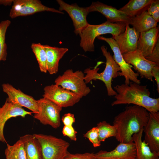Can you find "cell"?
Returning <instances> with one entry per match:
<instances>
[{"mask_svg":"<svg viewBox=\"0 0 159 159\" xmlns=\"http://www.w3.org/2000/svg\"><path fill=\"white\" fill-rule=\"evenodd\" d=\"M136 149L133 142L120 143L113 150H101L95 153L97 159H135Z\"/></svg>","mask_w":159,"mask_h":159,"instance_id":"cell-16","label":"cell"},{"mask_svg":"<svg viewBox=\"0 0 159 159\" xmlns=\"http://www.w3.org/2000/svg\"><path fill=\"white\" fill-rule=\"evenodd\" d=\"M151 74L156 82L157 89V90L159 93V65H158L154 67L151 71Z\"/></svg>","mask_w":159,"mask_h":159,"instance_id":"cell-35","label":"cell"},{"mask_svg":"<svg viewBox=\"0 0 159 159\" xmlns=\"http://www.w3.org/2000/svg\"><path fill=\"white\" fill-rule=\"evenodd\" d=\"M157 23L146 11L131 18L129 24L131 25L136 31L140 33L157 27Z\"/></svg>","mask_w":159,"mask_h":159,"instance_id":"cell-22","label":"cell"},{"mask_svg":"<svg viewBox=\"0 0 159 159\" xmlns=\"http://www.w3.org/2000/svg\"><path fill=\"white\" fill-rule=\"evenodd\" d=\"M13 4L9 14L12 19L44 11L64 14L62 11L54 8L44 5L39 0H13Z\"/></svg>","mask_w":159,"mask_h":159,"instance_id":"cell-10","label":"cell"},{"mask_svg":"<svg viewBox=\"0 0 159 159\" xmlns=\"http://www.w3.org/2000/svg\"><path fill=\"white\" fill-rule=\"evenodd\" d=\"M159 27L153 28L140 33L138 40L137 49L146 57L152 52L158 40L159 39Z\"/></svg>","mask_w":159,"mask_h":159,"instance_id":"cell-19","label":"cell"},{"mask_svg":"<svg viewBox=\"0 0 159 159\" xmlns=\"http://www.w3.org/2000/svg\"><path fill=\"white\" fill-rule=\"evenodd\" d=\"M145 58L148 60L159 65V39L151 53Z\"/></svg>","mask_w":159,"mask_h":159,"instance_id":"cell-32","label":"cell"},{"mask_svg":"<svg viewBox=\"0 0 159 159\" xmlns=\"http://www.w3.org/2000/svg\"><path fill=\"white\" fill-rule=\"evenodd\" d=\"M149 117V112L142 107H127L114 117L113 125L117 130L116 139L121 143L133 142V135L143 129Z\"/></svg>","mask_w":159,"mask_h":159,"instance_id":"cell-1","label":"cell"},{"mask_svg":"<svg viewBox=\"0 0 159 159\" xmlns=\"http://www.w3.org/2000/svg\"><path fill=\"white\" fill-rule=\"evenodd\" d=\"M143 132V129L133 135L136 151L135 159H159V153L152 151L145 141L142 140Z\"/></svg>","mask_w":159,"mask_h":159,"instance_id":"cell-21","label":"cell"},{"mask_svg":"<svg viewBox=\"0 0 159 159\" xmlns=\"http://www.w3.org/2000/svg\"><path fill=\"white\" fill-rule=\"evenodd\" d=\"M57 1L59 6V10L64 11L68 13L73 21L74 33L79 35L89 24L87 20L90 13L88 7H80L76 3L69 4L62 0H57Z\"/></svg>","mask_w":159,"mask_h":159,"instance_id":"cell-11","label":"cell"},{"mask_svg":"<svg viewBox=\"0 0 159 159\" xmlns=\"http://www.w3.org/2000/svg\"><path fill=\"white\" fill-rule=\"evenodd\" d=\"M83 135L84 137L88 139L94 147H97L100 145L101 142L99 140L98 130L96 127H93Z\"/></svg>","mask_w":159,"mask_h":159,"instance_id":"cell-29","label":"cell"},{"mask_svg":"<svg viewBox=\"0 0 159 159\" xmlns=\"http://www.w3.org/2000/svg\"><path fill=\"white\" fill-rule=\"evenodd\" d=\"M33 112L26 111L21 106L6 99L4 105L0 107V141L6 142L4 134V129L6 122L9 119L17 116L25 117L27 115H30Z\"/></svg>","mask_w":159,"mask_h":159,"instance_id":"cell-17","label":"cell"},{"mask_svg":"<svg viewBox=\"0 0 159 159\" xmlns=\"http://www.w3.org/2000/svg\"><path fill=\"white\" fill-rule=\"evenodd\" d=\"M43 97L62 107L73 106L82 98L71 91L56 84L45 86Z\"/></svg>","mask_w":159,"mask_h":159,"instance_id":"cell-8","label":"cell"},{"mask_svg":"<svg viewBox=\"0 0 159 159\" xmlns=\"http://www.w3.org/2000/svg\"><path fill=\"white\" fill-rule=\"evenodd\" d=\"M5 150L6 159H27L23 143L19 139L14 144L11 145L7 143Z\"/></svg>","mask_w":159,"mask_h":159,"instance_id":"cell-25","label":"cell"},{"mask_svg":"<svg viewBox=\"0 0 159 159\" xmlns=\"http://www.w3.org/2000/svg\"><path fill=\"white\" fill-rule=\"evenodd\" d=\"M153 0H130L119 10L130 18L147 11Z\"/></svg>","mask_w":159,"mask_h":159,"instance_id":"cell-24","label":"cell"},{"mask_svg":"<svg viewBox=\"0 0 159 159\" xmlns=\"http://www.w3.org/2000/svg\"><path fill=\"white\" fill-rule=\"evenodd\" d=\"M96 127L99 134V139L100 142H104L105 140L110 137H115L117 134V130L114 125H111L105 121L98 122Z\"/></svg>","mask_w":159,"mask_h":159,"instance_id":"cell-27","label":"cell"},{"mask_svg":"<svg viewBox=\"0 0 159 159\" xmlns=\"http://www.w3.org/2000/svg\"><path fill=\"white\" fill-rule=\"evenodd\" d=\"M33 135L40 144L43 159H64L70 145L68 142L51 135Z\"/></svg>","mask_w":159,"mask_h":159,"instance_id":"cell-5","label":"cell"},{"mask_svg":"<svg viewBox=\"0 0 159 159\" xmlns=\"http://www.w3.org/2000/svg\"><path fill=\"white\" fill-rule=\"evenodd\" d=\"M62 133L64 136H67L72 140L76 141L77 140V132L72 126L64 125L62 129Z\"/></svg>","mask_w":159,"mask_h":159,"instance_id":"cell-33","label":"cell"},{"mask_svg":"<svg viewBox=\"0 0 159 159\" xmlns=\"http://www.w3.org/2000/svg\"><path fill=\"white\" fill-rule=\"evenodd\" d=\"M147 11L158 23L159 22V0H153Z\"/></svg>","mask_w":159,"mask_h":159,"instance_id":"cell-30","label":"cell"},{"mask_svg":"<svg viewBox=\"0 0 159 159\" xmlns=\"http://www.w3.org/2000/svg\"><path fill=\"white\" fill-rule=\"evenodd\" d=\"M38 112L34 118L44 125H49L57 129L61 125L60 113L62 108L50 101L42 98L37 100Z\"/></svg>","mask_w":159,"mask_h":159,"instance_id":"cell-7","label":"cell"},{"mask_svg":"<svg viewBox=\"0 0 159 159\" xmlns=\"http://www.w3.org/2000/svg\"><path fill=\"white\" fill-rule=\"evenodd\" d=\"M3 91L6 93L8 97L6 99L9 101L25 107L36 113L38 112L37 100L32 96L23 93L19 89H17L9 83L2 85Z\"/></svg>","mask_w":159,"mask_h":159,"instance_id":"cell-13","label":"cell"},{"mask_svg":"<svg viewBox=\"0 0 159 159\" xmlns=\"http://www.w3.org/2000/svg\"><path fill=\"white\" fill-rule=\"evenodd\" d=\"M149 112L148 121L143 129L144 140L152 151L159 153V112Z\"/></svg>","mask_w":159,"mask_h":159,"instance_id":"cell-14","label":"cell"},{"mask_svg":"<svg viewBox=\"0 0 159 159\" xmlns=\"http://www.w3.org/2000/svg\"><path fill=\"white\" fill-rule=\"evenodd\" d=\"M47 57V69L49 74L57 73L58 71L59 62L60 59L68 51L65 48L53 47L47 45H44Z\"/></svg>","mask_w":159,"mask_h":159,"instance_id":"cell-20","label":"cell"},{"mask_svg":"<svg viewBox=\"0 0 159 159\" xmlns=\"http://www.w3.org/2000/svg\"><path fill=\"white\" fill-rule=\"evenodd\" d=\"M31 48L38 62L40 71L46 73L47 72L46 52L44 45L40 43H32Z\"/></svg>","mask_w":159,"mask_h":159,"instance_id":"cell-26","label":"cell"},{"mask_svg":"<svg viewBox=\"0 0 159 159\" xmlns=\"http://www.w3.org/2000/svg\"><path fill=\"white\" fill-rule=\"evenodd\" d=\"M64 159H97L93 153L72 154L68 151Z\"/></svg>","mask_w":159,"mask_h":159,"instance_id":"cell-31","label":"cell"},{"mask_svg":"<svg viewBox=\"0 0 159 159\" xmlns=\"http://www.w3.org/2000/svg\"><path fill=\"white\" fill-rule=\"evenodd\" d=\"M89 12L97 11L104 16L107 21L113 23L129 24L131 18L123 12L112 6L99 1L93 2L88 7Z\"/></svg>","mask_w":159,"mask_h":159,"instance_id":"cell-15","label":"cell"},{"mask_svg":"<svg viewBox=\"0 0 159 159\" xmlns=\"http://www.w3.org/2000/svg\"><path fill=\"white\" fill-rule=\"evenodd\" d=\"M122 55L125 61L137 71L141 78H145L153 81L152 70L154 67L159 65L147 59L137 49Z\"/></svg>","mask_w":159,"mask_h":159,"instance_id":"cell-12","label":"cell"},{"mask_svg":"<svg viewBox=\"0 0 159 159\" xmlns=\"http://www.w3.org/2000/svg\"><path fill=\"white\" fill-rule=\"evenodd\" d=\"M117 94L112 106L117 105L133 104L142 107L149 112H159V98L150 97V92L147 85L130 82L129 84H122L114 87Z\"/></svg>","mask_w":159,"mask_h":159,"instance_id":"cell-2","label":"cell"},{"mask_svg":"<svg viewBox=\"0 0 159 159\" xmlns=\"http://www.w3.org/2000/svg\"><path fill=\"white\" fill-rule=\"evenodd\" d=\"M62 120L64 125L72 126L75 122L74 115L71 113H66L62 116Z\"/></svg>","mask_w":159,"mask_h":159,"instance_id":"cell-34","label":"cell"},{"mask_svg":"<svg viewBox=\"0 0 159 159\" xmlns=\"http://www.w3.org/2000/svg\"><path fill=\"white\" fill-rule=\"evenodd\" d=\"M13 0H0V5L5 6H10L13 3Z\"/></svg>","mask_w":159,"mask_h":159,"instance_id":"cell-36","label":"cell"},{"mask_svg":"<svg viewBox=\"0 0 159 159\" xmlns=\"http://www.w3.org/2000/svg\"><path fill=\"white\" fill-rule=\"evenodd\" d=\"M97 38L106 42L109 45L114 53L113 58L120 69L118 76L124 77L125 84L128 85L130 82H132L140 84V80L138 79L139 74L135 72L132 69V66L125 61L115 40L112 37L106 38L101 36Z\"/></svg>","mask_w":159,"mask_h":159,"instance_id":"cell-9","label":"cell"},{"mask_svg":"<svg viewBox=\"0 0 159 159\" xmlns=\"http://www.w3.org/2000/svg\"><path fill=\"white\" fill-rule=\"evenodd\" d=\"M101 49L106 59L104 70L102 72H98L99 69L98 67L104 63L102 61L98 62L93 68H87L84 70V72L86 74L84 80L86 84L92 80H99L102 81L105 84L108 95L115 96L117 93L112 87V80L118 76V73L120 71V69L110 52L107 51V48L103 45L101 47Z\"/></svg>","mask_w":159,"mask_h":159,"instance_id":"cell-3","label":"cell"},{"mask_svg":"<svg viewBox=\"0 0 159 159\" xmlns=\"http://www.w3.org/2000/svg\"><path fill=\"white\" fill-rule=\"evenodd\" d=\"M20 139L23 143L27 159H43L40 144L33 134L25 135Z\"/></svg>","mask_w":159,"mask_h":159,"instance_id":"cell-23","label":"cell"},{"mask_svg":"<svg viewBox=\"0 0 159 159\" xmlns=\"http://www.w3.org/2000/svg\"><path fill=\"white\" fill-rule=\"evenodd\" d=\"M85 75L81 71L74 72L72 69L66 70L62 75L55 80V84L69 90L82 98L90 92L85 80Z\"/></svg>","mask_w":159,"mask_h":159,"instance_id":"cell-6","label":"cell"},{"mask_svg":"<svg viewBox=\"0 0 159 159\" xmlns=\"http://www.w3.org/2000/svg\"><path fill=\"white\" fill-rule=\"evenodd\" d=\"M129 24H127L124 31L112 38L116 41L122 54L135 51L137 49L140 33Z\"/></svg>","mask_w":159,"mask_h":159,"instance_id":"cell-18","label":"cell"},{"mask_svg":"<svg viewBox=\"0 0 159 159\" xmlns=\"http://www.w3.org/2000/svg\"><path fill=\"white\" fill-rule=\"evenodd\" d=\"M126 25L107 21L98 25L89 24L79 35L81 38L80 46L85 52H94V42L96 37L107 34H111L112 37L117 35L124 31Z\"/></svg>","mask_w":159,"mask_h":159,"instance_id":"cell-4","label":"cell"},{"mask_svg":"<svg viewBox=\"0 0 159 159\" xmlns=\"http://www.w3.org/2000/svg\"><path fill=\"white\" fill-rule=\"evenodd\" d=\"M11 23L9 20L2 21L0 23V62L6 60L7 45L5 42V36Z\"/></svg>","mask_w":159,"mask_h":159,"instance_id":"cell-28","label":"cell"}]
</instances>
